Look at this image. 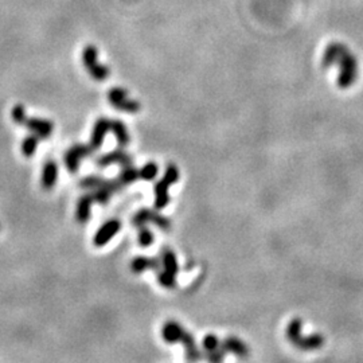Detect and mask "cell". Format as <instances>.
<instances>
[{"instance_id":"cell-3","label":"cell","mask_w":363,"mask_h":363,"mask_svg":"<svg viewBox=\"0 0 363 363\" xmlns=\"http://www.w3.org/2000/svg\"><path fill=\"white\" fill-rule=\"evenodd\" d=\"M301 328H303V322L301 319L296 318L289 322L287 326V339H288L293 346H296L300 350H318L324 343V338L319 333H314L311 337H303L301 335Z\"/></svg>"},{"instance_id":"cell-24","label":"cell","mask_w":363,"mask_h":363,"mask_svg":"<svg viewBox=\"0 0 363 363\" xmlns=\"http://www.w3.org/2000/svg\"><path fill=\"white\" fill-rule=\"evenodd\" d=\"M88 70H89V74L92 75L94 79H97V81H104L105 78H108L109 77V68H106L104 65L96 64L94 66L88 69Z\"/></svg>"},{"instance_id":"cell-7","label":"cell","mask_w":363,"mask_h":363,"mask_svg":"<svg viewBox=\"0 0 363 363\" xmlns=\"http://www.w3.org/2000/svg\"><path fill=\"white\" fill-rule=\"evenodd\" d=\"M150 222L156 225L159 229H163V230H169L170 226H171V222H170L169 218H165L164 215L148 209L140 210L133 217V225L137 226V228L138 226L147 225Z\"/></svg>"},{"instance_id":"cell-4","label":"cell","mask_w":363,"mask_h":363,"mask_svg":"<svg viewBox=\"0 0 363 363\" xmlns=\"http://www.w3.org/2000/svg\"><path fill=\"white\" fill-rule=\"evenodd\" d=\"M179 180V171L176 165L170 164L165 170L163 179L159 180L155 186V207L156 209H164L170 203L169 188L170 186L175 184Z\"/></svg>"},{"instance_id":"cell-15","label":"cell","mask_w":363,"mask_h":363,"mask_svg":"<svg viewBox=\"0 0 363 363\" xmlns=\"http://www.w3.org/2000/svg\"><path fill=\"white\" fill-rule=\"evenodd\" d=\"M58 179V165L55 161H47L42 170L41 184L45 190H50L55 186Z\"/></svg>"},{"instance_id":"cell-16","label":"cell","mask_w":363,"mask_h":363,"mask_svg":"<svg viewBox=\"0 0 363 363\" xmlns=\"http://www.w3.org/2000/svg\"><path fill=\"white\" fill-rule=\"evenodd\" d=\"M93 202V194H87L81 197V199L77 203V211H75V217H77L78 222L83 224V222L89 221L90 209H92V203Z\"/></svg>"},{"instance_id":"cell-25","label":"cell","mask_w":363,"mask_h":363,"mask_svg":"<svg viewBox=\"0 0 363 363\" xmlns=\"http://www.w3.org/2000/svg\"><path fill=\"white\" fill-rule=\"evenodd\" d=\"M11 117H12V120L15 121L16 124H20V125H22V124H26L27 115H26V109H24V106H23L22 104L15 105V106L12 108Z\"/></svg>"},{"instance_id":"cell-23","label":"cell","mask_w":363,"mask_h":363,"mask_svg":"<svg viewBox=\"0 0 363 363\" xmlns=\"http://www.w3.org/2000/svg\"><path fill=\"white\" fill-rule=\"evenodd\" d=\"M157 171H159V167H157L156 163H147L142 170H138V174H140V179L147 180H154L157 175Z\"/></svg>"},{"instance_id":"cell-1","label":"cell","mask_w":363,"mask_h":363,"mask_svg":"<svg viewBox=\"0 0 363 363\" xmlns=\"http://www.w3.org/2000/svg\"><path fill=\"white\" fill-rule=\"evenodd\" d=\"M332 65H338L341 69L338 77V87L341 89H347L355 82L358 78V61L347 46L339 42H333L327 46L323 55L322 66L327 69Z\"/></svg>"},{"instance_id":"cell-10","label":"cell","mask_w":363,"mask_h":363,"mask_svg":"<svg viewBox=\"0 0 363 363\" xmlns=\"http://www.w3.org/2000/svg\"><path fill=\"white\" fill-rule=\"evenodd\" d=\"M202 346L206 351V356L210 362H221L224 359L225 351L222 350L221 341L215 335H211V333L206 335L203 338Z\"/></svg>"},{"instance_id":"cell-2","label":"cell","mask_w":363,"mask_h":363,"mask_svg":"<svg viewBox=\"0 0 363 363\" xmlns=\"http://www.w3.org/2000/svg\"><path fill=\"white\" fill-rule=\"evenodd\" d=\"M161 335L167 343H182L186 347V356L188 360H199L202 352L195 345V339L176 322H167L161 329Z\"/></svg>"},{"instance_id":"cell-26","label":"cell","mask_w":363,"mask_h":363,"mask_svg":"<svg viewBox=\"0 0 363 363\" xmlns=\"http://www.w3.org/2000/svg\"><path fill=\"white\" fill-rule=\"evenodd\" d=\"M104 178H98V176H89V178H85V179L81 180V187L83 188H98L101 187L102 184L105 183Z\"/></svg>"},{"instance_id":"cell-8","label":"cell","mask_w":363,"mask_h":363,"mask_svg":"<svg viewBox=\"0 0 363 363\" xmlns=\"http://www.w3.org/2000/svg\"><path fill=\"white\" fill-rule=\"evenodd\" d=\"M93 152V148L90 146H82V144H77L69 148V151L65 154V164L68 167L69 173L75 174L78 171L79 161L85 156H89Z\"/></svg>"},{"instance_id":"cell-11","label":"cell","mask_w":363,"mask_h":363,"mask_svg":"<svg viewBox=\"0 0 363 363\" xmlns=\"http://www.w3.org/2000/svg\"><path fill=\"white\" fill-rule=\"evenodd\" d=\"M110 123L112 121L105 119V117H101L96 121L93 131H92V137H90V147L93 148V151L98 150L102 146L105 135L110 131Z\"/></svg>"},{"instance_id":"cell-21","label":"cell","mask_w":363,"mask_h":363,"mask_svg":"<svg viewBox=\"0 0 363 363\" xmlns=\"http://www.w3.org/2000/svg\"><path fill=\"white\" fill-rule=\"evenodd\" d=\"M38 140H39V137H38L35 133H33V135H29L26 138H24V140H23L22 152L24 156L30 157V156H33L35 152H37Z\"/></svg>"},{"instance_id":"cell-22","label":"cell","mask_w":363,"mask_h":363,"mask_svg":"<svg viewBox=\"0 0 363 363\" xmlns=\"http://www.w3.org/2000/svg\"><path fill=\"white\" fill-rule=\"evenodd\" d=\"M138 245L142 247H148L152 245L154 242V234L151 232L150 229L147 228L146 225L138 226V236H137Z\"/></svg>"},{"instance_id":"cell-18","label":"cell","mask_w":363,"mask_h":363,"mask_svg":"<svg viewBox=\"0 0 363 363\" xmlns=\"http://www.w3.org/2000/svg\"><path fill=\"white\" fill-rule=\"evenodd\" d=\"M110 131L113 132V135L116 137L117 143L120 144L121 147H125L129 143V133L127 131V127L125 124L120 120H113L110 123Z\"/></svg>"},{"instance_id":"cell-19","label":"cell","mask_w":363,"mask_h":363,"mask_svg":"<svg viewBox=\"0 0 363 363\" xmlns=\"http://www.w3.org/2000/svg\"><path fill=\"white\" fill-rule=\"evenodd\" d=\"M97 58H98V50L96 49L93 45H88L83 47L82 64L85 68L90 69L96 64H98Z\"/></svg>"},{"instance_id":"cell-6","label":"cell","mask_w":363,"mask_h":363,"mask_svg":"<svg viewBox=\"0 0 363 363\" xmlns=\"http://www.w3.org/2000/svg\"><path fill=\"white\" fill-rule=\"evenodd\" d=\"M108 100L115 108L123 112L136 113L140 110V104L135 100L128 98L127 90H124L123 88H113L109 90Z\"/></svg>"},{"instance_id":"cell-17","label":"cell","mask_w":363,"mask_h":363,"mask_svg":"<svg viewBox=\"0 0 363 363\" xmlns=\"http://www.w3.org/2000/svg\"><path fill=\"white\" fill-rule=\"evenodd\" d=\"M160 266V261L157 259H148V257H136L131 264V269L133 273H143L147 269H157Z\"/></svg>"},{"instance_id":"cell-9","label":"cell","mask_w":363,"mask_h":363,"mask_svg":"<svg viewBox=\"0 0 363 363\" xmlns=\"http://www.w3.org/2000/svg\"><path fill=\"white\" fill-rule=\"evenodd\" d=\"M121 229V222L119 219H110V221L105 222L101 228L98 229L96 234H94L93 243L94 246L102 247L104 245L112 240L113 237L116 236L117 233L120 232Z\"/></svg>"},{"instance_id":"cell-12","label":"cell","mask_w":363,"mask_h":363,"mask_svg":"<svg viewBox=\"0 0 363 363\" xmlns=\"http://www.w3.org/2000/svg\"><path fill=\"white\" fill-rule=\"evenodd\" d=\"M24 125L39 138H47L54 129L51 121L43 120V119H35V117L34 119H27Z\"/></svg>"},{"instance_id":"cell-13","label":"cell","mask_w":363,"mask_h":363,"mask_svg":"<svg viewBox=\"0 0 363 363\" xmlns=\"http://www.w3.org/2000/svg\"><path fill=\"white\" fill-rule=\"evenodd\" d=\"M221 346L222 350L225 351V354L232 352V354H234V355L238 356V358H246V356L249 355V348H247V346L245 345L241 339H238V338H226L225 341L221 342Z\"/></svg>"},{"instance_id":"cell-5","label":"cell","mask_w":363,"mask_h":363,"mask_svg":"<svg viewBox=\"0 0 363 363\" xmlns=\"http://www.w3.org/2000/svg\"><path fill=\"white\" fill-rule=\"evenodd\" d=\"M161 261H163L164 270L159 273L157 281L164 288L171 289L176 285V274L179 272V265H178L175 253L171 250H164L161 256Z\"/></svg>"},{"instance_id":"cell-20","label":"cell","mask_w":363,"mask_h":363,"mask_svg":"<svg viewBox=\"0 0 363 363\" xmlns=\"http://www.w3.org/2000/svg\"><path fill=\"white\" fill-rule=\"evenodd\" d=\"M140 179V174H138V170H136L135 167L132 165H124V170L121 171L120 176H119V180L124 186L127 184L135 183L136 180Z\"/></svg>"},{"instance_id":"cell-14","label":"cell","mask_w":363,"mask_h":363,"mask_svg":"<svg viewBox=\"0 0 363 363\" xmlns=\"http://www.w3.org/2000/svg\"><path fill=\"white\" fill-rule=\"evenodd\" d=\"M115 163L129 165L132 163V157L127 152H124L123 150H117L113 151V152H109L106 155H102V156L97 159V164L101 165V167H106V165L115 164Z\"/></svg>"}]
</instances>
